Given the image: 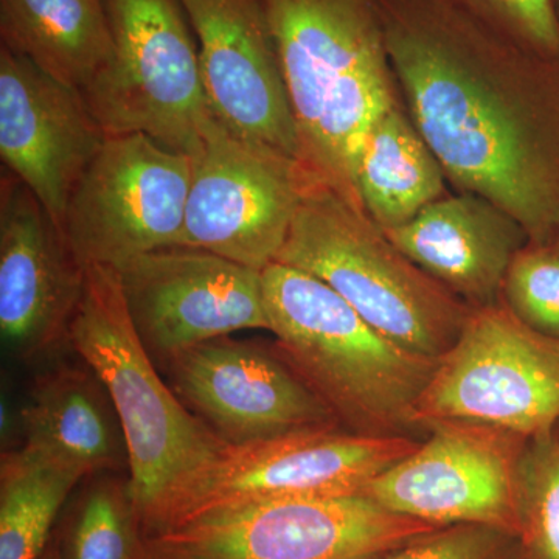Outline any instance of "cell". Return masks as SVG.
<instances>
[{
  "instance_id": "14",
  "label": "cell",
  "mask_w": 559,
  "mask_h": 559,
  "mask_svg": "<svg viewBox=\"0 0 559 559\" xmlns=\"http://www.w3.org/2000/svg\"><path fill=\"white\" fill-rule=\"evenodd\" d=\"M164 362L178 399L230 447L341 428L275 348L223 336Z\"/></svg>"
},
{
  "instance_id": "24",
  "label": "cell",
  "mask_w": 559,
  "mask_h": 559,
  "mask_svg": "<svg viewBox=\"0 0 559 559\" xmlns=\"http://www.w3.org/2000/svg\"><path fill=\"white\" fill-rule=\"evenodd\" d=\"M142 527L127 481L87 489L70 528L66 559H140Z\"/></svg>"
},
{
  "instance_id": "18",
  "label": "cell",
  "mask_w": 559,
  "mask_h": 559,
  "mask_svg": "<svg viewBox=\"0 0 559 559\" xmlns=\"http://www.w3.org/2000/svg\"><path fill=\"white\" fill-rule=\"evenodd\" d=\"M384 234L419 270L471 308L502 301L511 261L530 242L510 213L471 191L444 194L409 223Z\"/></svg>"
},
{
  "instance_id": "2",
  "label": "cell",
  "mask_w": 559,
  "mask_h": 559,
  "mask_svg": "<svg viewBox=\"0 0 559 559\" xmlns=\"http://www.w3.org/2000/svg\"><path fill=\"white\" fill-rule=\"evenodd\" d=\"M296 121L300 162L362 209L356 183L364 138L403 100L380 0H264ZM366 212V210H364Z\"/></svg>"
},
{
  "instance_id": "16",
  "label": "cell",
  "mask_w": 559,
  "mask_h": 559,
  "mask_svg": "<svg viewBox=\"0 0 559 559\" xmlns=\"http://www.w3.org/2000/svg\"><path fill=\"white\" fill-rule=\"evenodd\" d=\"M200 47L213 116L242 139L300 160L296 121L264 0H180Z\"/></svg>"
},
{
  "instance_id": "8",
  "label": "cell",
  "mask_w": 559,
  "mask_h": 559,
  "mask_svg": "<svg viewBox=\"0 0 559 559\" xmlns=\"http://www.w3.org/2000/svg\"><path fill=\"white\" fill-rule=\"evenodd\" d=\"M437 528L366 495L275 500L145 533L140 559H382Z\"/></svg>"
},
{
  "instance_id": "19",
  "label": "cell",
  "mask_w": 559,
  "mask_h": 559,
  "mask_svg": "<svg viewBox=\"0 0 559 559\" xmlns=\"http://www.w3.org/2000/svg\"><path fill=\"white\" fill-rule=\"evenodd\" d=\"M24 447L80 471L84 477L128 463L119 417L102 381L86 366L40 374L21 412Z\"/></svg>"
},
{
  "instance_id": "22",
  "label": "cell",
  "mask_w": 559,
  "mask_h": 559,
  "mask_svg": "<svg viewBox=\"0 0 559 559\" xmlns=\"http://www.w3.org/2000/svg\"><path fill=\"white\" fill-rule=\"evenodd\" d=\"M84 476L60 460L22 447L0 462V559H36L53 522Z\"/></svg>"
},
{
  "instance_id": "15",
  "label": "cell",
  "mask_w": 559,
  "mask_h": 559,
  "mask_svg": "<svg viewBox=\"0 0 559 559\" xmlns=\"http://www.w3.org/2000/svg\"><path fill=\"white\" fill-rule=\"evenodd\" d=\"M86 270L60 224L16 176L0 183V333L21 360L68 344Z\"/></svg>"
},
{
  "instance_id": "23",
  "label": "cell",
  "mask_w": 559,
  "mask_h": 559,
  "mask_svg": "<svg viewBox=\"0 0 559 559\" xmlns=\"http://www.w3.org/2000/svg\"><path fill=\"white\" fill-rule=\"evenodd\" d=\"M518 536L525 559H559V436L530 437L516 479Z\"/></svg>"
},
{
  "instance_id": "6",
  "label": "cell",
  "mask_w": 559,
  "mask_h": 559,
  "mask_svg": "<svg viewBox=\"0 0 559 559\" xmlns=\"http://www.w3.org/2000/svg\"><path fill=\"white\" fill-rule=\"evenodd\" d=\"M109 68L81 95L106 135L145 134L193 157L210 108L200 47L180 0H103Z\"/></svg>"
},
{
  "instance_id": "9",
  "label": "cell",
  "mask_w": 559,
  "mask_h": 559,
  "mask_svg": "<svg viewBox=\"0 0 559 559\" xmlns=\"http://www.w3.org/2000/svg\"><path fill=\"white\" fill-rule=\"evenodd\" d=\"M415 419L423 430L430 421H465L527 439L557 429L559 342L528 329L502 301L473 308Z\"/></svg>"
},
{
  "instance_id": "17",
  "label": "cell",
  "mask_w": 559,
  "mask_h": 559,
  "mask_svg": "<svg viewBox=\"0 0 559 559\" xmlns=\"http://www.w3.org/2000/svg\"><path fill=\"white\" fill-rule=\"evenodd\" d=\"M106 134L79 92L0 47V157L60 224Z\"/></svg>"
},
{
  "instance_id": "29",
  "label": "cell",
  "mask_w": 559,
  "mask_h": 559,
  "mask_svg": "<svg viewBox=\"0 0 559 559\" xmlns=\"http://www.w3.org/2000/svg\"><path fill=\"white\" fill-rule=\"evenodd\" d=\"M554 248L559 250V230L557 231V241L554 242Z\"/></svg>"
},
{
  "instance_id": "25",
  "label": "cell",
  "mask_w": 559,
  "mask_h": 559,
  "mask_svg": "<svg viewBox=\"0 0 559 559\" xmlns=\"http://www.w3.org/2000/svg\"><path fill=\"white\" fill-rule=\"evenodd\" d=\"M502 304L528 329L559 342V250L522 248L507 272Z\"/></svg>"
},
{
  "instance_id": "7",
  "label": "cell",
  "mask_w": 559,
  "mask_h": 559,
  "mask_svg": "<svg viewBox=\"0 0 559 559\" xmlns=\"http://www.w3.org/2000/svg\"><path fill=\"white\" fill-rule=\"evenodd\" d=\"M411 437L301 430L227 447L187 477L142 522V535L253 503L362 495L370 481L417 450Z\"/></svg>"
},
{
  "instance_id": "1",
  "label": "cell",
  "mask_w": 559,
  "mask_h": 559,
  "mask_svg": "<svg viewBox=\"0 0 559 559\" xmlns=\"http://www.w3.org/2000/svg\"><path fill=\"white\" fill-rule=\"evenodd\" d=\"M400 95L447 179L547 245L559 230L557 131L539 90L551 58L460 0H380Z\"/></svg>"
},
{
  "instance_id": "28",
  "label": "cell",
  "mask_w": 559,
  "mask_h": 559,
  "mask_svg": "<svg viewBox=\"0 0 559 559\" xmlns=\"http://www.w3.org/2000/svg\"><path fill=\"white\" fill-rule=\"evenodd\" d=\"M36 559H64V558L61 557L60 551H57L55 549H46Z\"/></svg>"
},
{
  "instance_id": "20",
  "label": "cell",
  "mask_w": 559,
  "mask_h": 559,
  "mask_svg": "<svg viewBox=\"0 0 559 559\" xmlns=\"http://www.w3.org/2000/svg\"><path fill=\"white\" fill-rule=\"evenodd\" d=\"M0 39L80 95L114 58L103 0H0Z\"/></svg>"
},
{
  "instance_id": "27",
  "label": "cell",
  "mask_w": 559,
  "mask_h": 559,
  "mask_svg": "<svg viewBox=\"0 0 559 559\" xmlns=\"http://www.w3.org/2000/svg\"><path fill=\"white\" fill-rule=\"evenodd\" d=\"M474 14L525 49L559 60L555 0H460Z\"/></svg>"
},
{
  "instance_id": "21",
  "label": "cell",
  "mask_w": 559,
  "mask_h": 559,
  "mask_svg": "<svg viewBox=\"0 0 559 559\" xmlns=\"http://www.w3.org/2000/svg\"><path fill=\"white\" fill-rule=\"evenodd\" d=\"M356 183L362 207L382 230L396 229L447 194V175L403 100L370 124Z\"/></svg>"
},
{
  "instance_id": "11",
  "label": "cell",
  "mask_w": 559,
  "mask_h": 559,
  "mask_svg": "<svg viewBox=\"0 0 559 559\" xmlns=\"http://www.w3.org/2000/svg\"><path fill=\"white\" fill-rule=\"evenodd\" d=\"M191 157L145 134L106 135L61 221L84 266L119 270L142 253L180 245Z\"/></svg>"
},
{
  "instance_id": "13",
  "label": "cell",
  "mask_w": 559,
  "mask_h": 559,
  "mask_svg": "<svg viewBox=\"0 0 559 559\" xmlns=\"http://www.w3.org/2000/svg\"><path fill=\"white\" fill-rule=\"evenodd\" d=\"M140 340L162 360L238 331H270L261 271L191 246L142 253L119 270Z\"/></svg>"
},
{
  "instance_id": "3",
  "label": "cell",
  "mask_w": 559,
  "mask_h": 559,
  "mask_svg": "<svg viewBox=\"0 0 559 559\" xmlns=\"http://www.w3.org/2000/svg\"><path fill=\"white\" fill-rule=\"evenodd\" d=\"M275 349L358 436H418V400L439 359L418 355L371 326L325 282L274 261L261 271Z\"/></svg>"
},
{
  "instance_id": "5",
  "label": "cell",
  "mask_w": 559,
  "mask_h": 559,
  "mask_svg": "<svg viewBox=\"0 0 559 559\" xmlns=\"http://www.w3.org/2000/svg\"><path fill=\"white\" fill-rule=\"evenodd\" d=\"M275 261L322 280L389 340L432 359L455 344L473 310L407 259L362 209L318 179Z\"/></svg>"
},
{
  "instance_id": "12",
  "label": "cell",
  "mask_w": 559,
  "mask_h": 559,
  "mask_svg": "<svg viewBox=\"0 0 559 559\" xmlns=\"http://www.w3.org/2000/svg\"><path fill=\"white\" fill-rule=\"evenodd\" d=\"M417 450L362 495L436 527L476 524L518 535V466L527 437L465 421H430Z\"/></svg>"
},
{
  "instance_id": "26",
  "label": "cell",
  "mask_w": 559,
  "mask_h": 559,
  "mask_svg": "<svg viewBox=\"0 0 559 559\" xmlns=\"http://www.w3.org/2000/svg\"><path fill=\"white\" fill-rule=\"evenodd\" d=\"M382 559H525L520 536L489 525L460 524L418 536Z\"/></svg>"
},
{
  "instance_id": "4",
  "label": "cell",
  "mask_w": 559,
  "mask_h": 559,
  "mask_svg": "<svg viewBox=\"0 0 559 559\" xmlns=\"http://www.w3.org/2000/svg\"><path fill=\"white\" fill-rule=\"evenodd\" d=\"M68 344L102 381L127 443L140 525L162 500L229 444L186 407L160 377L124 304L119 272L87 266Z\"/></svg>"
},
{
  "instance_id": "10",
  "label": "cell",
  "mask_w": 559,
  "mask_h": 559,
  "mask_svg": "<svg viewBox=\"0 0 559 559\" xmlns=\"http://www.w3.org/2000/svg\"><path fill=\"white\" fill-rule=\"evenodd\" d=\"M314 179L300 160L240 138L210 110L191 157L180 245L263 271L277 260Z\"/></svg>"
}]
</instances>
